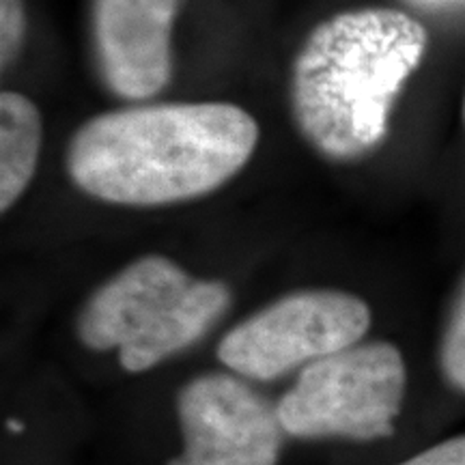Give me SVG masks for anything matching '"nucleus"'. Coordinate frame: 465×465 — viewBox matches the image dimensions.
Here are the masks:
<instances>
[{
    "mask_svg": "<svg viewBox=\"0 0 465 465\" xmlns=\"http://www.w3.org/2000/svg\"><path fill=\"white\" fill-rule=\"evenodd\" d=\"M371 308L358 295L336 289H306L282 295L231 330L218 358L242 377L276 380L300 364L360 342Z\"/></svg>",
    "mask_w": 465,
    "mask_h": 465,
    "instance_id": "nucleus-5",
    "label": "nucleus"
},
{
    "mask_svg": "<svg viewBox=\"0 0 465 465\" xmlns=\"http://www.w3.org/2000/svg\"><path fill=\"white\" fill-rule=\"evenodd\" d=\"M177 11L179 0H91L93 56L113 95L144 102L166 89Z\"/></svg>",
    "mask_w": 465,
    "mask_h": 465,
    "instance_id": "nucleus-7",
    "label": "nucleus"
},
{
    "mask_svg": "<svg viewBox=\"0 0 465 465\" xmlns=\"http://www.w3.org/2000/svg\"><path fill=\"white\" fill-rule=\"evenodd\" d=\"M399 465H465V435L435 444Z\"/></svg>",
    "mask_w": 465,
    "mask_h": 465,
    "instance_id": "nucleus-11",
    "label": "nucleus"
},
{
    "mask_svg": "<svg viewBox=\"0 0 465 465\" xmlns=\"http://www.w3.org/2000/svg\"><path fill=\"white\" fill-rule=\"evenodd\" d=\"M440 366L450 386L465 392V278L441 336Z\"/></svg>",
    "mask_w": 465,
    "mask_h": 465,
    "instance_id": "nucleus-9",
    "label": "nucleus"
},
{
    "mask_svg": "<svg viewBox=\"0 0 465 465\" xmlns=\"http://www.w3.org/2000/svg\"><path fill=\"white\" fill-rule=\"evenodd\" d=\"M259 124L235 104H149L91 116L67 147V173L93 199L162 207L212 194L252 158Z\"/></svg>",
    "mask_w": 465,
    "mask_h": 465,
    "instance_id": "nucleus-1",
    "label": "nucleus"
},
{
    "mask_svg": "<svg viewBox=\"0 0 465 465\" xmlns=\"http://www.w3.org/2000/svg\"><path fill=\"white\" fill-rule=\"evenodd\" d=\"M44 143L39 108L26 95H0V212L7 213L33 182Z\"/></svg>",
    "mask_w": 465,
    "mask_h": 465,
    "instance_id": "nucleus-8",
    "label": "nucleus"
},
{
    "mask_svg": "<svg viewBox=\"0 0 465 465\" xmlns=\"http://www.w3.org/2000/svg\"><path fill=\"white\" fill-rule=\"evenodd\" d=\"M177 418L183 452L166 465H278L284 429L276 407L235 375L185 383Z\"/></svg>",
    "mask_w": 465,
    "mask_h": 465,
    "instance_id": "nucleus-6",
    "label": "nucleus"
},
{
    "mask_svg": "<svg viewBox=\"0 0 465 465\" xmlns=\"http://www.w3.org/2000/svg\"><path fill=\"white\" fill-rule=\"evenodd\" d=\"M9 429H14V433H20L22 431V424L17 420H9Z\"/></svg>",
    "mask_w": 465,
    "mask_h": 465,
    "instance_id": "nucleus-12",
    "label": "nucleus"
},
{
    "mask_svg": "<svg viewBox=\"0 0 465 465\" xmlns=\"http://www.w3.org/2000/svg\"><path fill=\"white\" fill-rule=\"evenodd\" d=\"M26 39L25 0H0V63L3 69L14 65Z\"/></svg>",
    "mask_w": 465,
    "mask_h": 465,
    "instance_id": "nucleus-10",
    "label": "nucleus"
},
{
    "mask_svg": "<svg viewBox=\"0 0 465 465\" xmlns=\"http://www.w3.org/2000/svg\"><path fill=\"white\" fill-rule=\"evenodd\" d=\"M463 121H465V100H463Z\"/></svg>",
    "mask_w": 465,
    "mask_h": 465,
    "instance_id": "nucleus-13",
    "label": "nucleus"
},
{
    "mask_svg": "<svg viewBox=\"0 0 465 465\" xmlns=\"http://www.w3.org/2000/svg\"><path fill=\"white\" fill-rule=\"evenodd\" d=\"M427 44V28L391 7L341 11L319 22L291 65V114L300 136L330 162L373 153Z\"/></svg>",
    "mask_w": 465,
    "mask_h": 465,
    "instance_id": "nucleus-2",
    "label": "nucleus"
},
{
    "mask_svg": "<svg viewBox=\"0 0 465 465\" xmlns=\"http://www.w3.org/2000/svg\"><path fill=\"white\" fill-rule=\"evenodd\" d=\"M405 386V360L392 342H356L308 362L276 411L293 438L381 440L394 431Z\"/></svg>",
    "mask_w": 465,
    "mask_h": 465,
    "instance_id": "nucleus-4",
    "label": "nucleus"
},
{
    "mask_svg": "<svg viewBox=\"0 0 465 465\" xmlns=\"http://www.w3.org/2000/svg\"><path fill=\"white\" fill-rule=\"evenodd\" d=\"M229 304L223 281H203L173 259L147 254L91 295L75 334L93 351L116 349L125 371L143 373L205 336Z\"/></svg>",
    "mask_w": 465,
    "mask_h": 465,
    "instance_id": "nucleus-3",
    "label": "nucleus"
}]
</instances>
